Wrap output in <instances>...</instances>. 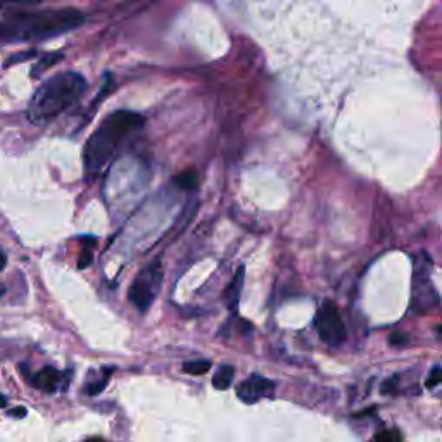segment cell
I'll list each match as a JSON object with an SVG mask.
<instances>
[{
  "instance_id": "obj_25",
  "label": "cell",
  "mask_w": 442,
  "mask_h": 442,
  "mask_svg": "<svg viewBox=\"0 0 442 442\" xmlns=\"http://www.w3.org/2000/svg\"><path fill=\"white\" fill-rule=\"evenodd\" d=\"M437 330H439V334H442V327H437Z\"/></svg>"
},
{
  "instance_id": "obj_3",
  "label": "cell",
  "mask_w": 442,
  "mask_h": 442,
  "mask_svg": "<svg viewBox=\"0 0 442 442\" xmlns=\"http://www.w3.org/2000/svg\"><path fill=\"white\" fill-rule=\"evenodd\" d=\"M86 90V79L79 73L66 71L54 75L32 97L28 104V119L35 125H45L71 108Z\"/></svg>"
},
{
  "instance_id": "obj_19",
  "label": "cell",
  "mask_w": 442,
  "mask_h": 442,
  "mask_svg": "<svg viewBox=\"0 0 442 442\" xmlns=\"http://www.w3.org/2000/svg\"><path fill=\"white\" fill-rule=\"evenodd\" d=\"M391 344L392 345H406L408 337L403 334V332H394V334L391 335Z\"/></svg>"
},
{
  "instance_id": "obj_14",
  "label": "cell",
  "mask_w": 442,
  "mask_h": 442,
  "mask_svg": "<svg viewBox=\"0 0 442 442\" xmlns=\"http://www.w3.org/2000/svg\"><path fill=\"white\" fill-rule=\"evenodd\" d=\"M109 377H111V373L108 371V375H106V377H102L101 380L86 384L85 389H83V392H85V394H88V395L99 394V392H102L106 389V385H108V382H109Z\"/></svg>"
},
{
  "instance_id": "obj_18",
  "label": "cell",
  "mask_w": 442,
  "mask_h": 442,
  "mask_svg": "<svg viewBox=\"0 0 442 442\" xmlns=\"http://www.w3.org/2000/svg\"><path fill=\"white\" fill-rule=\"evenodd\" d=\"M397 437H400V435L395 434V432L385 430V432H380V434L375 437L373 442H397Z\"/></svg>"
},
{
  "instance_id": "obj_20",
  "label": "cell",
  "mask_w": 442,
  "mask_h": 442,
  "mask_svg": "<svg viewBox=\"0 0 442 442\" xmlns=\"http://www.w3.org/2000/svg\"><path fill=\"white\" fill-rule=\"evenodd\" d=\"M11 415L14 418H25L26 417V410H25V408H14V410H11Z\"/></svg>"
},
{
  "instance_id": "obj_4",
  "label": "cell",
  "mask_w": 442,
  "mask_h": 442,
  "mask_svg": "<svg viewBox=\"0 0 442 442\" xmlns=\"http://www.w3.org/2000/svg\"><path fill=\"white\" fill-rule=\"evenodd\" d=\"M413 292H411V306L418 313H428L437 306V292L432 285L430 268L432 261L427 252H420L413 259Z\"/></svg>"
},
{
  "instance_id": "obj_13",
  "label": "cell",
  "mask_w": 442,
  "mask_h": 442,
  "mask_svg": "<svg viewBox=\"0 0 442 442\" xmlns=\"http://www.w3.org/2000/svg\"><path fill=\"white\" fill-rule=\"evenodd\" d=\"M211 361L208 360H195V361H188V363L184 365V371L188 375H206L209 370H211Z\"/></svg>"
},
{
  "instance_id": "obj_16",
  "label": "cell",
  "mask_w": 442,
  "mask_h": 442,
  "mask_svg": "<svg viewBox=\"0 0 442 442\" xmlns=\"http://www.w3.org/2000/svg\"><path fill=\"white\" fill-rule=\"evenodd\" d=\"M35 54H36V52H35V51H28V52H19V54L12 56V58L5 59L4 66H5V68H9V66H14V64H18V62L25 61V59H29V58H33V56H35Z\"/></svg>"
},
{
  "instance_id": "obj_15",
  "label": "cell",
  "mask_w": 442,
  "mask_h": 442,
  "mask_svg": "<svg viewBox=\"0 0 442 442\" xmlns=\"http://www.w3.org/2000/svg\"><path fill=\"white\" fill-rule=\"evenodd\" d=\"M85 249L82 251V254H79V259H78V268L79 270H85L86 267H90L92 265V259H94V254H92V249L88 247V242H85Z\"/></svg>"
},
{
  "instance_id": "obj_1",
  "label": "cell",
  "mask_w": 442,
  "mask_h": 442,
  "mask_svg": "<svg viewBox=\"0 0 442 442\" xmlns=\"http://www.w3.org/2000/svg\"><path fill=\"white\" fill-rule=\"evenodd\" d=\"M145 118L134 111H114L102 121L83 149V164L90 178L101 175L112 161L116 152L134 134L144 126Z\"/></svg>"
},
{
  "instance_id": "obj_22",
  "label": "cell",
  "mask_w": 442,
  "mask_h": 442,
  "mask_svg": "<svg viewBox=\"0 0 442 442\" xmlns=\"http://www.w3.org/2000/svg\"><path fill=\"white\" fill-rule=\"evenodd\" d=\"M5 262H8V259H5V254L2 252V249H0V271L5 268Z\"/></svg>"
},
{
  "instance_id": "obj_12",
  "label": "cell",
  "mask_w": 442,
  "mask_h": 442,
  "mask_svg": "<svg viewBox=\"0 0 442 442\" xmlns=\"http://www.w3.org/2000/svg\"><path fill=\"white\" fill-rule=\"evenodd\" d=\"M176 187L184 188V191H194L199 185V176L194 169H188V171H182L180 175L175 178Z\"/></svg>"
},
{
  "instance_id": "obj_8",
  "label": "cell",
  "mask_w": 442,
  "mask_h": 442,
  "mask_svg": "<svg viewBox=\"0 0 442 442\" xmlns=\"http://www.w3.org/2000/svg\"><path fill=\"white\" fill-rule=\"evenodd\" d=\"M244 273H245V268L244 267L238 268L234 280H232L230 284H228V287L225 288V294H223L225 304H227V308L232 309V311H237L238 301H241L242 285H244Z\"/></svg>"
},
{
  "instance_id": "obj_24",
  "label": "cell",
  "mask_w": 442,
  "mask_h": 442,
  "mask_svg": "<svg viewBox=\"0 0 442 442\" xmlns=\"http://www.w3.org/2000/svg\"><path fill=\"white\" fill-rule=\"evenodd\" d=\"M8 404V400H5L4 395H0V408H4Z\"/></svg>"
},
{
  "instance_id": "obj_6",
  "label": "cell",
  "mask_w": 442,
  "mask_h": 442,
  "mask_svg": "<svg viewBox=\"0 0 442 442\" xmlns=\"http://www.w3.org/2000/svg\"><path fill=\"white\" fill-rule=\"evenodd\" d=\"M315 325H317L321 341L327 345H330V347H339L347 339L344 321H342L335 302L325 301L320 306V309L317 311V317H315Z\"/></svg>"
},
{
  "instance_id": "obj_2",
  "label": "cell",
  "mask_w": 442,
  "mask_h": 442,
  "mask_svg": "<svg viewBox=\"0 0 442 442\" xmlns=\"http://www.w3.org/2000/svg\"><path fill=\"white\" fill-rule=\"evenodd\" d=\"M85 23V16L76 9L16 14L0 23V40L4 42H32L62 35Z\"/></svg>"
},
{
  "instance_id": "obj_5",
  "label": "cell",
  "mask_w": 442,
  "mask_h": 442,
  "mask_svg": "<svg viewBox=\"0 0 442 442\" xmlns=\"http://www.w3.org/2000/svg\"><path fill=\"white\" fill-rule=\"evenodd\" d=\"M162 282V270L161 262L154 261L151 262L147 268L140 271L135 282L130 287V301L134 302L135 308L142 313H145L149 309V306L152 304L156 297V292L161 287Z\"/></svg>"
},
{
  "instance_id": "obj_7",
  "label": "cell",
  "mask_w": 442,
  "mask_h": 442,
  "mask_svg": "<svg viewBox=\"0 0 442 442\" xmlns=\"http://www.w3.org/2000/svg\"><path fill=\"white\" fill-rule=\"evenodd\" d=\"M275 392V384L261 375H251L247 380L238 384L237 395L245 404L258 403L262 397H271Z\"/></svg>"
},
{
  "instance_id": "obj_21",
  "label": "cell",
  "mask_w": 442,
  "mask_h": 442,
  "mask_svg": "<svg viewBox=\"0 0 442 442\" xmlns=\"http://www.w3.org/2000/svg\"><path fill=\"white\" fill-rule=\"evenodd\" d=\"M19 2H40V0H0V4H19Z\"/></svg>"
},
{
  "instance_id": "obj_11",
  "label": "cell",
  "mask_w": 442,
  "mask_h": 442,
  "mask_svg": "<svg viewBox=\"0 0 442 442\" xmlns=\"http://www.w3.org/2000/svg\"><path fill=\"white\" fill-rule=\"evenodd\" d=\"M62 58H64V54H62V52H49V54L42 56V58L35 62V66H33L32 76L33 78H35V76H40L42 73L47 71L49 68H52L54 64H58Z\"/></svg>"
},
{
  "instance_id": "obj_10",
  "label": "cell",
  "mask_w": 442,
  "mask_h": 442,
  "mask_svg": "<svg viewBox=\"0 0 442 442\" xmlns=\"http://www.w3.org/2000/svg\"><path fill=\"white\" fill-rule=\"evenodd\" d=\"M234 367H230V365H221V367L216 370L214 377H212V385H214V389H218V391H227L232 385V382H234Z\"/></svg>"
},
{
  "instance_id": "obj_23",
  "label": "cell",
  "mask_w": 442,
  "mask_h": 442,
  "mask_svg": "<svg viewBox=\"0 0 442 442\" xmlns=\"http://www.w3.org/2000/svg\"><path fill=\"white\" fill-rule=\"evenodd\" d=\"M85 442H108V441H104V439L101 437H90V439H86Z\"/></svg>"
},
{
  "instance_id": "obj_9",
  "label": "cell",
  "mask_w": 442,
  "mask_h": 442,
  "mask_svg": "<svg viewBox=\"0 0 442 442\" xmlns=\"http://www.w3.org/2000/svg\"><path fill=\"white\" fill-rule=\"evenodd\" d=\"M59 380H61L59 371L56 370V368L47 367V368H42V370L33 377V385L43 392H54L56 389H58Z\"/></svg>"
},
{
  "instance_id": "obj_17",
  "label": "cell",
  "mask_w": 442,
  "mask_h": 442,
  "mask_svg": "<svg viewBox=\"0 0 442 442\" xmlns=\"http://www.w3.org/2000/svg\"><path fill=\"white\" fill-rule=\"evenodd\" d=\"M441 382H442V368H434V370H432V373L428 375L425 385H427V389H434L435 385L441 384Z\"/></svg>"
}]
</instances>
